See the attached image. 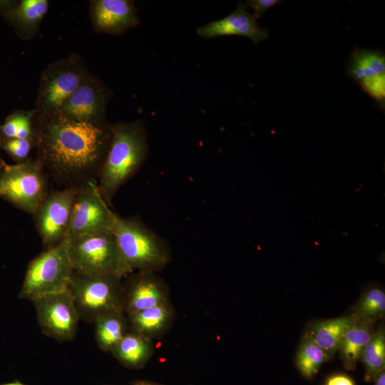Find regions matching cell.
<instances>
[{
	"instance_id": "6da1fadb",
	"label": "cell",
	"mask_w": 385,
	"mask_h": 385,
	"mask_svg": "<svg viewBox=\"0 0 385 385\" xmlns=\"http://www.w3.org/2000/svg\"><path fill=\"white\" fill-rule=\"evenodd\" d=\"M36 159L57 182L79 187L96 180L111 139L107 120L85 121L59 111L34 118Z\"/></svg>"
},
{
	"instance_id": "7a4b0ae2",
	"label": "cell",
	"mask_w": 385,
	"mask_h": 385,
	"mask_svg": "<svg viewBox=\"0 0 385 385\" xmlns=\"http://www.w3.org/2000/svg\"><path fill=\"white\" fill-rule=\"evenodd\" d=\"M111 139L98 176L100 195L110 206L118 190L148 158L147 128L141 120L111 123Z\"/></svg>"
},
{
	"instance_id": "3957f363",
	"label": "cell",
	"mask_w": 385,
	"mask_h": 385,
	"mask_svg": "<svg viewBox=\"0 0 385 385\" xmlns=\"http://www.w3.org/2000/svg\"><path fill=\"white\" fill-rule=\"evenodd\" d=\"M74 271L66 237L29 262L19 297L31 302L46 294L68 291Z\"/></svg>"
},
{
	"instance_id": "277c9868",
	"label": "cell",
	"mask_w": 385,
	"mask_h": 385,
	"mask_svg": "<svg viewBox=\"0 0 385 385\" xmlns=\"http://www.w3.org/2000/svg\"><path fill=\"white\" fill-rule=\"evenodd\" d=\"M111 232L131 270L155 268L165 262L164 240L138 217L122 218L115 214Z\"/></svg>"
},
{
	"instance_id": "5b68a950",
	"label": "cell",
	"mask_w": 385,
	"mask_h": 385,
	"mask_svg": "<svg viewBox=\"0 0 385 385\" xmlns=\"http://www.w3.org/2000/svg\"><path fill=\"white\" fill-rule=\"evenodd\" d=\"M68 253L74 270L79 273L120 277L132 270L110 232L68 239Z\"/></svg>"
},
{
	"instance_id": "8992f818",
	"label": "cell",
	"mask_w": 385,
	"mask_h": 385,
	"mask_svg": "<svg viewBox=\"0 0 385 385\" xmlns=\"http://www.w3.org/2000/svg\"><path fill=\"white\" fill-rule=\"evenodd\" d=\"M48 193V175L36 158L4 165L0 172V197L32 215Z\"/></svg>"
},
{
	"instance_id": "52a82bcc",
	"label": "cell",
	"mask_w": 385,
	"mask_h": 385,
	"mask_svg": "<svg viewBox=\"0 0 385 385\" xmlns=\"http://www.w3.org/2000/svg\"><path fill=\"white\" fill-rule=\"evenodd\" d=\"M77 54L49 64L41 73L35 111L38 113L58 111L78 87L88 71Z\"/></svg>"
},
{
	"instance_id": "ba28073f",
	"label": "cell",
	"mask_w": 385,
	"mask_h": 385,
	"mask_svg": "<svg viewBox=\"0 0 385 385\" xmlns=\"http://www.w3.org/2000/svg\"><path fill=\"white\" fill-rule=\"evenodd\" d=\"M119 276L82 274L74 271L68 291L80 317L86 322H94L98 317L119 312L117 297Z\"/></svg>"
},
{
	"instance_id": "9c48e42d",
	"label": "cell",
	"mask_w": 385,
	"mask_h": 385,
	"mask_svg": "<svg viewBox=\"0 0 385 385\" xmlns=\"http://www.w3.org/2000/svg\"><path fill=\"white\" fill-rule=\"evenodd\" d=\"M115 215L100 195L97 180L81 185L75 195L67 238L111 232Z\"/></svg>"
},
{
	"instance_id": "30bf717a",
	"label": "cell",
	"mask_w": 385,
	"mask_h": 385,
	"mask_svg": "<svg viewBox=\"0 0 385 385\" xmlns=\"http://www.w3.org/2000/svg\"><path fill=\"white\" fill-rule=\"evenodd\" d=\"M78 188L67 187L48 192L32 214L36 230L47 248L67 237Z\"/></svg>"
},
{
	"instance_id": "8fae6325",
	"label": "cell",
	"mask_w": 385,
	"mask_h": 385,
	"mask_svg": "<svg viewBox=\"0 0 385 385\" xmlns=\"http://www.w3.org/2000/svg\"><path fill=\"white\" fill-rule=\"evenodd\" d=\"M31 302L45 335L58 342L74 339L80 317L69 291L46 294Z\"/></svg>"
},
{
	"instance_id": "7c38bea8",
	"label": "cell",
	"mask_w": 385,
	"mask_h": 385,
	"mask_svg": "<svg viewBox=\"0 0 385 385\" xmlns=\"http://www.w3.org/2000/svg\"><path fill=\"white\" fill-rule=\"evenodd\" d=\"M112 96V91L88 71L78 87L58 111L78 120H106L108 104Z\"/></svg>"
},
{
	"instance_id": "4fadbf2b",
	"label": "cell",
	"mask_w": 385,
	"mask_h": 385,
	"mask_svg": "<svg viewBox=\"0 0 385 385\" xmlns=\"http://www.w3.org/2000/svg\"><path fill=\"white\" fill-rule=\"evenodd\" d=\"M89 16L94 31L98 34L119 36L137 26L139 17L131 0H92Z\"/></svg>"
},
{
	"instance_id": "5bb4252c",
	"label": "cell",
	"mask_w": 385,
	"mask_h": 385,
	"mask_svg": "<svg viewBox=\"0 0 385 385\" xmlns=\"http://www.w3.org/2000/svg\"><path fill=\"white\" fill-rule=\"evenodd\" d=\"M196 31L205 38L229 35L245 36L255 44L269 37L268 30L260 26L257 19L247 10V6L240 2L236 9L227 16L200 26Z\"/></svg>"
},
{
	"instance_id": "9a60e30c",
	"label": "cell",
	"mask_w": 385,
	"mask_h": 385,
	"mask_svg": "<svg viewBox=\"0 0 385 385\" xmlns=\"http://www.w3.org/2000/svg\"><path fill=\"white\" fill-rule=\"evenodd\" d=\"M359 319L357 316L351 314L319 321L311 327L307 334L331 359L338 351L346 330Z\"/></svg>"
},
{
	"instance_id": "2e32d148",
	"label": "cell",
	"mask_w": 385,
	"mask_h": 385,
	"mask_svg": "<svg viewBox=\"0 0 385 385\" xmlns=\"http://www.w3.org/2000/svg\"><path fill=\"white\" fill-rule=\"evenodd\" d=\"M48 9L47 0H21L6 12L19 36L24 39L34 38Z\"/></svg>"
},
{
	"instance_id": "e0dca14e",
	"label": "cell",
	"mask_w": 385,
	"mask_h": 385,
	"mask_svg": "<svg viewBox=\"0 0 385 385\" xmlns=\"http://www.w3.org/2000/svg\"><path fill=\"white\" fill-rule=\"evenodd\" d=\"M375 330L374 322L359 319L345 332L338 351L344 367L353 370Z\"/></svg>"
},
{
	"instance_id": "ac0fdd59",
	"label": "cell",
	"mask_w": 385,
	"mask_h": 385,
	"mask_svg": "<svg viewBox=\"0 0 385 385\" xmlns=\"http://www.w3.org/2000/svg\"><path fill=\"white\" fill-rule=\"evenodd\" d=\"M348 73L357 81L384 74L385 73V56L377 51L356 49L351 55Z\"/></svg>"
},
{
	"instance_id": "d6986e66",
	"label": "cell",
	"mask_w": 385,
	"mask_h": 385,
	"mask_svg": "<svg viewBox=\"0 0 385 385\" xmlns=\"http://www.w3.org/2000/svg\"><path fill=\"white\" fill-rule=\"evenodd\" d=\"M127 309L131 314L157 306L160 299L158 284L147 276H140L129 291Z\"/></svg>"
},
{
	"instance_id": "ffe728a7",
	"label": "cell",
	"mask_w": 385,
	"mask_h": 385,
	"mask_svg": "<svg viewBox=\"0 0 385 385\" xmlns=\"http://www.w3.org/2000/svg\"><path fill=\"white\" fill-rule=\"evenodd\" d=\"M329 359L308 334L304 336L296 356V366L304 377L313 378L318 373L321 366Z\"/></svg>"
},
{
	"instance_id": "44dd1931",
	"label": "cell",
	"mask_w": 385,
	"mask_h": 385,
	"mask_svg": "<svg viewBox=\"0 0 385 385\" xmlns=\"http://www.w3.org/2000/svg\"><path fill=\"white\" fill-rule=\"evenodd\" d=\"M361 360L365 367V380L373 381L385 369V331L384 326L376 330L365 346Z\"/></svg>"
},
{
	"instance_id": "7402d4cb",
	"label": "cell",
	"mask_w": 385,
	"mask_h": 385,
	"mask_svg": "<svg viewBox=\"0 0 385 385\" xmlns=\"http://www.w3.org/2000/svg\"><path fill=\"white\" fill-rule=\"evenodd\" d=\"M94 323L96 339L102 349H113L125 335L119 312L103 314L96 318Z\"/></svg>"
},
{
	"instance_id": "603a6c76",
	"label": "cell",
	"mask_w": 385,
	"mask_h": 385,
	"mask_svg": "<svg viewBox=\"0 0 385 385\" xmlns=\"http://www.w3.org/2000/svg\"><path fill=\"white\" fill-rule=\"evenodd\" d=\"M359 319L374 322L385 314V294L382 289L373 287L364 292L353 308Z\"/></svg>"
},
{
	"instance_id": "cb8c5ba5",
	"label": "cell",
	"mask_w": 385,
	"mask_h": 385,
	"mask_svg": "<svg viewBox=\"0 0 385 385\" xmlns=\"http://www.w3.org/2000/svg\"><path fill=\"white\" fill-rule=\"evenodd\" d=\"M113 350L117 357L123 363L135 366L145 359L147 346L141 337L129 334L123 337Z\"/></svg>"
},
{
	"instance_id": "d4e9b609",
	"label": "cell",
	"mask_w": 385,
	"mask_h": 385,
	"mask_svg": "<svg viewBox=\"0 0 385 385\" xmlns=\"http://www.w3.org/2000/svg\"><path fill=\"white\" fill-rule=\"evenodd\" d=\"M131 314L134 327L141 332H150L160 328L166 315L164 309L159 305Z\"/></svg>"
},
{
	"instance_id": "484cf974",
	"label": "cell",
	"mask_w": 385,
	"mask_h": 385,
	"mask_svg": "<svg viewBox=\"0 0 385 385\" xmlns=\"http://www.w3.org/2000/svg\"><path fill=\"white\" fill-rule=\"evenodd\" d=\"M35 147L34 140L2 138L0 148L5 150L17 163L29 160V155Z\"/></svg>"
},
{
	"instance_id": "4316f807",
	"label": "cell",
	"mask_w": 385,
	"mask_h": 385,
	"mask_svg": "<svg viewBox=\"0 0 385 385\" xmlns=\"http://www.w3.org/2000/svg\"><path fill=\"white\" fill-rule=\"evenodd\" d=\"M359 83L361 88L371 98L377 101H384L385 97V73L363 78Z\"/></svg>"
},
{
	"instance_id": "83f0119b",
	"label": "cell",
	"mask_w": 385,
	"mask_h": 385,
	"mask_svg": "<svg viewBox=\"0 0 385 385\" xmlns=\"http://www.w3.org/2000/svg\"><path fill=\"white\" fill-rule=\"evenodd\" d=\"M26 111H18L9 115L4 124L0 126L2 138H15L17 130L26 115Z\"/></svg>"
},
{
	"instance_id": "f1b7e54d",
	"label": "cell",
	"mask_w": 385,
	"mask_h": 385,
	"mask_svg": "<svg viewBox=\"0 0 385 385\" xmlns=\"http://www.w3.org/2000/svg\"><path fill=\"white\" fill-rule=\"evenodd\" d=\"M280 2L279 0H249L245 4L254 10L252 15L257 20L266 11Z\"/></svg>"
},
{
	"instance_id": "f546056e",
	"label": "cell",
	"mask_w": 385,
	"mask_h": 385,
	"mask_svg": "<svg viewBox=\"0 0 385 385\" xmlns=\"http://www.w3.org/2000/svg\"><path fill=\"white\" fill-rule=\"evenodd\" d=\"M325 385H355L353 380L344 374H336L330 376Z\"/></svg>"
},
{
	"instance_id": "4dcf8cb0",
	"label": "cell",
	"mask_w": 385,
	"mask_h": 385,
	"mask_svg": "<svg viewBox=\"0 0 385 385\" xmlns=\"http://www.w3.org/2000/svg\"><path fill=\"white\" fill-rule=\"evenodd\" d=\"M375 385H385V369L379 371L374 377Z\"/></svg>"
},
{
	"instance_id": "1f68e13d",
	"label": "cell",
	"mask_w": 385,
	"mask_h": 385,
	"mask_svg": "<svg viewBox=\"0 0 385 385\" xmlns=\"http://www.w3.org/2000/svg\"><path fill=\"white\" fill-rule=\"evenodd\" d=\"M0 385H25V384H22L20 381H13L11 383H7V384H0Z\"/></svg>"
},
{
	"instance_id": "d6a6232c",
	"label": "cell",
	"mask_w": 385,
	"mask_h": 385,
	"mask_svg": "<svg viewBox=\"0 0 385 385\" xmlns=\"http://www.w3.org/2000/svg\"><path fill=\"white\" fill-rule=\"evenodd\" d=\"M135 385H153V384H149V383H147V382H139V383L136 384Z\"/></svg>"
},
{
	"instance_id": "836d02e7",
	"label": "cell",
	"mask_w": 385,
	"mask_h": 385,
	"mask_svg": "<svg viewBox=\"0 0 385 385\" xmlns=\"http://www.w3.org/2000/svg\"><path fill=\"white\" fill-rule=\"evenodd\" d=\"M4 163H3L2 162H0V172L2 170V168L4 167Z\"/></svg>"
},
{
	"instance_id": "e575fe53",
	"label": "cell",
	"mask_w": 385,
	"mask_h": 385,
	"mask_svg": "<svg viewBox=\"0 0 385 385\" xmlns=\"http://www.w3.org/2000/svg\"><path fill=\"white\" fill-rule=\"evenodd\" d=\"M1 140H2V137H1V133H0V144H1Z\"/></svg>"
}]
</instances>
